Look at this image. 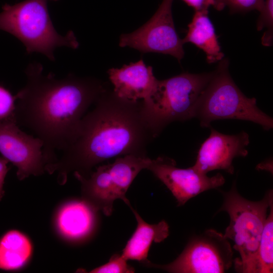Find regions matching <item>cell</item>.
Returning a JSON list of instances; mask_svg holds the SVG:
<instances>
[{
	"mask_svg": "<svg viewBox=\"0 0 273 273\" xmlns=\"http://www.w3.org/2000/svg\"><path fill=\"white\" fill-rule=\"evenodd\" d=\"M218 63L195 104L193 118L203 127H210L215 120L233 119L253 122L266 130L272 128V118L258 108L255 98L247 97L234 81L228 60Z\"/></svg>",
	"mask_w": 273,
	"mask_h": 273,
	"instance_id": "obj_3",
	"label": "cell"
},
{
	"mask_svg": "<svg viewBox=\"0 0 273 273\" xmlns=\"http://www.w3.org/2000/svg\"><path fill=\"white\" fill-rule=\"evenodd\" d=\"M97 212L83 200L67 202L57 214V228L59 233L68 240H82L95 230L97 222Z\"/></svg>",
	"mask_w": 273,
	"mask_h": 273,
	"instance_id": "obj_14",
	"label": "cell"
},
{
	"mask_svg": "<svg viewBox=\"0 0 273 273\" xmlns=\"http://www.w3.org/2000/svg\"><path fill=\"white\" fill-rule=\"evenodd\" d=\"M147 169L171 192L178 206L184 205L200 194L222 186L225 178L220 173L212 176L200 173L192 167L180 168L173 159L159 156L151 159Z\"/></svg>",
	"mask_w": 273,
	"mask_h": 273,
	"instance_id": "obj_11",
	"label": "cell"
},
{
	"mask_svg": "<svg viewBox=\"0 0 273 273\" xmlns=\"http://www.w3.org/2000/svg\"><path fill=\"white\" fill-rule=\"evenodd\" d=\"M173 1L163 0L147 23L131 33L121 34L119 46L130 47L143 53L169 55L180 62L185 52L182 39L174 24L172 14Z\"/></svg>",
	"mask_w": 273,
	"mask_h": 273,
	"instance_id": "obj_9",
	"label": "cell"
},
{
	"mask_svg": "<svg viewBox=\"0 0 273 273\" xmlns=\"http://www.w3.org/2000/svg\"><path fill=\"white\" fill-rule=\"evenodd\" d=\"M121 254L113 255L106 263L89 271L91 273H133L134 268L127 263Z\"/></svg>",
	"mask_w": 273,
	"mask_h": 273,
	"instance_id": "obj_21",
	"label": "cell"
},
{
	"mask_svg": "<svg viewBox=\"0 0 273 273\" xmlns=\"http://www.w3.org/2000/svg\"><path fill=\"white\" fill-rule=\"evenodd\" d=\"M43 142L23 131L13 117L0 122V152L17 168L20 180L46 171Z\"/></svg>",
	"mask_w": 273,
	"mask_h": 273,
	"instance_id": "obj_10",
	"label": "cell"
},
{
	"mask_svg": "<svg viewBox=\"0 0 273 273\" xmlns=\"http://www.w3.org/2000/svg\"><path fill=\"white\" fill-rule=\"evenodd\" d=\"M264 1L215 0L214 8L218 11H221L227 7L232 13H246L252 10L260 12L262 8Z\"/></svg>",
	"mask_w": 273,
	"mask_h": 273,
	"instance_id": "obj_20",
	"label": "cell"
},
{
	"mask_svg": "<svg viewBox=\"0 0 273 273\" xmlns=\"http://www.w3.org/2000/svg\"><path fill=\"white\" fill-rule=\"evenodd\" d=\"M25 0L14 5L5 4L0 13V30L10 33L24 45L27 54L44 55L54 61V51L60 47L72 49L79 43L72 31L63 36L55 29L48 8L49 1Z\"/></svg>",
	"mask_w": 273,
	"mask_h": 273,
	"instance_id": "obj_4",
	"label": "cell"
},
{
	"mask_svg": "<svg viewBox=\"0 0 273 273\" xmlns=\"http://www.w3.org/2000/svg\"><path fill=\"white\" fill-rule=\"evenodd\" d=\"M256 252L252 273L273 272V201L270 204Z\"/></svg>",
	"mask_w": 273,
	"mask_h": 273,
	"instance_id": "obj_18",
	"label": "cell"
},
{
	"mask_svg": "<svg viewBox=\"0 0 273 273\" xmlns=\"http://www.w3.org/2000/svg\"><path fill=\"white\" fill-rule=\"evenodd\" d=\"M210 134L201 144L197 159L192 167L204 174L210 171L222 170L233 174V160L247 156L246 149L250 143L249 136L244 131L233 134H224L210 127Z\"/></svg>",
	"mask_w": 273,
	"mask_h": 273,
	"instance_id": "obj_12",
	"label": "cell"
},
{
	"mask_svg": "<svg viewBox=\"0 0 273 273\" xmlns=\"http://www.w3.org/2000/svg\"><path fill=\"white\" fill-rule=\"evenodd\" d=\"M15 96L0 86V122L15 117Z\"/></svg>",
	"mask_w": 273,
	"mask_h": 273,
	"instance_id": "obj_22",
	"label": "cell"
},
{
	"mask_svg": "<svg viewBox=\"0 0 273 273\" xmlns=\"http://www.w3.org/2000/svg\"><path fill=\"white\" fill-rule=\"evenodd\" d=\"M25 73L26 83L15 96V117L43 142L48 165L70 145L81 119L106 88L93 78L44 74L38 63L30 64Z\"/></svg>",
	"mask_w": 273,
	"mask_h": 273,
	"instance_id": "obj_2",
	"label": "cell"
},
{
	"mask_svg": "<svg viewBox=\"0 0 273 273\" xmlns=\"http://www.w3.org/2000/svg\"><path fill=\"white\" fill-rule=\"evenodd\" d=\"M208 12H195L188 25L183 44L191 43L205 54L208 63L219 62L224 58L218 37L213 24L208 16Z\"/></svg>",
	"mask_w": 273,
	"mask_h": 273,
	"instance_id": "obj_16",
	"label": "cell"
},
{
	"mask_svg": "<svg viewBox=\"0 0 273 273\" xmlns=\"http://www.w3.org/2000/svg\"><path fill=\"white\" fill-rule=\"evenodd\" d=\"M108 73L114 94L120 98L133 101L149 98L158 82L152 67L146 66L142 59L120 68H111Z\"/></svg>",
	"mask_w": 273,
	"mask_h": 273,
	"instance_id": "obj_13",
	"label": "cell"
},
{
	"mask_svg": "<svg viewBox=\"0 0 273 273\" xmlns=\"http://www.w3.org/2000/svg\"><path fill=\"white\" fill-rule=\"evenodd\" d=\"M151 160L148 157L125 155L117 157L112 163L99 166L87 176L74 172L81 184L82 200L107 216L112 214L116 199L122 200L130 207L126 192L139 172L147 168Z\"/></svg>",
	"mask_w": 273,
	"mask_h": 273,
	"instance_id": "obj_7",
	"label": "cell"
},
{
	"mask_svg": "<svg viewBox=\"0 0 273 273\" xmlns=\"http://www.w3.org/2000/svg\"><path fill=\"white\" fill-rule=\"evenodd\" d=\"M129 207L135 216L137 225L121 255L127 260H136L144 264L149 261L148 252L153 242L159 243L166 239L169 235V226L164 220L155 224L148 223L131 206Z\"/></svg>",
	"mask_w": 273,
	"mask_h": 273,
	"instance_id": "obj_15",
	"label": "cell"
},
{
	"mask_svg": "<svg viewBox=\"0 0 273 273\" xmlns=\"http://www.w3.org/2000/svg\"><path fill=\"white\" fill-rule=\"evenodd\" d=\"M81 119L76 134L60 158L47 165L64 185L71 171L87 176L98 164L125 155L147 157L155 138L143 110L142 100L122 99L107 88Z\"/></svg>",
	"mask_w": 273,
	"mask_h": 273,
	"instance_id": "obj_1",
	"label": "cell"
},
{
	"mask_svg": "<svg viewBox=\"0 0 273 273\" xmlns=\"http://www.w3.org/2000/svg\"><path fill=\"white\" fill-rule=\"evenodd\" d=\"M8 162L9 161L4 157H0V200L4 195L3 186L5 178L9 169L7 166Z\"/></svg>",
	"mask_w": 273,
	"mask_h": 273,
	"instance_id": "obj_24",
	"label": "cell"
},
{
	"mask_svg": "<svg viewBox=\"0 0 273 273\" xmlns=\"http://www.w3.org/2000/svg\"><path fill=\"white\" fill-rule=\"evenodd\" d=\"M222 194L223 202L218 211H225L230 217L223 235L233 241V248L240 255L234 260L235 269L238 272L252 273L267 211L273 201L272 190L261 200L253 201L241 195L234 182L229 191Z\"/></svg>",
	"mask_w": 273,
	"mask_h": 273,
	"instance_id": "obj_5",
	"label": "cell"
},
{
	"mask_svg": "<svg viewBox=\"0 0 273 273\" xmlns=\"http://www.w3.org/2000/svg\"><path fill=\"white\" fill-rule=\"evenodd\" d=\"M256 27L258 31L266 28L261 38L262 44L270 47L273 39V0H264L262 9L259 12Z\"/></svg>",
	"mask_w": 273,
	"mask_h": 273,
	"instance_id": "obj_19",
	"label": "cell"
},
{
	"mask_svg": "<svg viewBox=\"0 0 273 273\" xmlns=\"http://www.w3.org/2000/svg\"><path fill=\"white\" fill-rule=\"evenodd\" d=\"M212 75V72H184L158 80L154 93L143 101L144 113L155 138L169 123L193 118L195 104Z\"/></svg>",
	"mask_w": 273,
	"mask_h": 273,
	"instance_id": "obj_6",
	"label": "cell"
},
{
	"mask_svg": "<svg viewBox=\"0 0 273 273\" xmlns=\"http://www.w3.org/2000/svg\"><path fill=\"white\" fill-rule=\"evenodd\" d=\"M231 244L223 234L208 229L192 238L179 256L166 264L144 263L171 273H223L234 263Z\"/></svg>",
	"mask_w": 273,
	"mask_h": 273,
	"instance_id": "obj_8",
	"label": "cell"
},
{
	"mask_svg": "<svg viewBox=\"0 0 273 273\" xmlns=\"http://www.w3.org/2000/svg\"><path fill=\"white\" fill-rule=\"evenodd\" d=\"M32 252L28 238L17 230L7 232L0 239V269L13 270L25 265Z\"/></svg>",
	"mask_w": 273,
	"mask_h": 273,
	"instance_id": "obj_17",
	"label": "cell"
},
{
	"mask_svg": "<svg viewBox=\"0 0 273 273\" xmlns=\"http://www.w3.org/2000/svg\"><path fill=\"white\" fill-rule=\"evenodd\" d=\"M195 12H208L210 6H215V0H182Z\"/></svg>",
	"mask_w": 273,
	"mask_h": 273,
	"instance_id": "obj_23",
	"label": "cell"
}]
</instances>
